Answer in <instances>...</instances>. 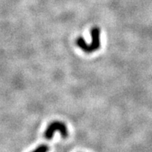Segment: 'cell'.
Listing matches in <instances>:
<instances>
[{
  "mask_svg": "<svg viewBox=\"0 0 152 152\" xmlns=\"http://www.w3.org/2000/svg\"><path fill=\"white\" fill-rule=\"evenodd\" d=\"M92 42L87 44L82 37H78L76 40V44L86 53L94 52L100 48V29L99 27H94L91 30Z\"/></svg>",
  "mask_w": 152,
  "mask_h": 152,
  "instance_id": "obj_1",
  "label": "cell"
},
{
  "mask_svg": "<svg viewBox=\"0 0 152 152\" xmlns=\"http://www.w3.org/2000/svg\"><path fill=\"white\" fill-rule=\"evenodd\" d=\"M55 131H59L61 133V135L64 138L68 137V132L65 124L64 123L58 122V121L51 123L48 126L46 131L44 133V137L48 140H50V139H52V137Z\"/></svg>",
  "mask_w": 152,
  "mask_h": 152,
  "instance_id": "obj_2",
  "label": "cell"
},
{
  "mask_svg": "<svg viewBox=\"0 0 152 152\" xmlns=\"http://www.w3.org/2000/svg\"><path fill=\"white\" fill-rule=\"evenodd\" d=\"M48 151H49V148L47 145H40L32 152H48Z\"/></svg>",
  "mask_w": 152,
  "mask_h": 152,
  "instance_id": "obj_3",
  "label": "cell"
}]
</instances>
